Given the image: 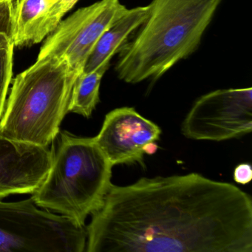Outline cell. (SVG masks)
Segmentation results:
<instances>
[{
  "instance_id": "6da1fadb",
  "label": "cell",
  "mask_w": 252,
  "mask_h": 252,
  "mask_svg": "<svg viewBox=\"0 0 252 252\" xmlns=\"http://www.w3.org/2000/svg\"><path fill=\"white\" fill-rule=\"evenodd\" d=\"M87 227L88 252H252V200L199 173L112 184Z\"/></svg>"
},
{
  "instance_id": "7a4b0ae2",
  "label": "cell",
  "mask_w": 252,
  "mask_h": 252,
  "mask_svg": "<svg viewBox=\"0 0 252 252\" xmlns=\"http://www.w3.org/2000/svg\"><path fill=\"white\" fill-rule=\"evenodd\" d=\"M222 0H153L115 67L128 84L157 80L200 45Z\"/></svg>"
},
{
  "instance_id": "3957f363",
  "label": "cell",
  "mask_w": 252,
  "mask_h": 252,
  "mask_svg": "<svg viewBox=\"0 0 252 252\" xmlns=\"http://www.w3.org/2000/svg\"><path fill=\"white\" fill-rule=\"evenodd\" d=\"M77 76L64 59L37 58L11 81L0 119V136L41 147L52 144L68 113Z\"/></svg>"
},
{
  "instance_id": "277c9868",
  "label": "cell",
  "mask_w": 252,
  "mask_h": 252,
  "mask_svg": "<svg viewBox=\"0 0 252 252\" xmlns=\"http://www.w3.org/2000/svg\"><path fill=\"white\" fill-rule=\"evenodd\" d=\"M60 134L51 169L32 197L39 207L85 225L87 218L101 207L113 184V166L94 138Z\"/></svg>"
},
{
  "instance_id": "5b68a950",
  "label": "cell",
  "mask_w": 252,
  "mask_h": 252,
  "mask_svg": "<svg viewBox=\"0 0 252 252\" xmlns=\"http://www.w3.org/2000/svg\"><path fill=\"white\" fill-rule=\"evenodd\" d=\"M33 197L0 200V252H83L87 229L71 220L39 209Z\"/></svg>"
},
{
  "instance_id": "8992f818",
  "label": "cell",
  "mask_w": 252,
  "mask_h": 252,
  "mask_svg": "<svg viewBox=\"0 0 252 252\" xmlns=\"http://www.w3.org/2000/svg\"><path fill=\"white\" fill-rule=\"evenodd\" d=\"M120 0H101L62 20L47 36L38 58H63L79 76L103 33L127 12Z\"/></svg>"
},
{
  "instance_id": "52a82bcc",
  "label": "cell",
  "mask_w": 252,
  "mask_h": 252,
  "mask_svg": "<svg viewBox=\"0 0 252 252\" xmlns=\"http://www.w3.org/2000/svg\"><path fill=\"white\" fill-rule=\"evenodd\" d=\"M252 131V89L218 90L202 95L181 125L186 138L222 141Z\"/></svg>"
},
{
  "instance_id": "ba28073f",
  "label": "cell",
  "mask_w": 252,
  "mask_h": 252,
  "mask_svg": "<svg viewBox=\"0 0 252 252\" xmlns=\"http://www.w3.org/2000/svg\"><path fill=\"white\" fill-rule=\"evenodd\" d=\"M160 135L156 124L125 107L106 115L94 140L112 166L138 163L144 168V155L156 153Z\"/></svg>"
},
{
  "instance_id": "9c48e42d",
  "label": "cell",
  "mask_w": 252,
  "mask_h": 252,
  "mask_svg": "<svg viewBox=\"0 0 252 252\" xmlns=\"http://www.w3.org/2000/svg\"><path fill=\"white\" fill-rule=\"evenodd\" d=\"M54 150L0 136V199L33 194L52 166Z\"/></svg>"
},
{
  "instance_id": "30bf717a",
  "label": "cell",
  "mask_w": 252,
  "mask_h": 252,
  "mask_svg": "<svg viewBox=\"0 0 252 252\" xmlns=\"http://www.w3.org/2000/svg\"><path fill=\"white\" fill-rule=\"evenodd\" d=\"M149 13V5L128 9L122 18L107 29L87 60L83 72L96 70L104 64H110L113 57L144 23Z\"/></svg>"
},
{
  "instance_id": "8fae6325",
  "label": "cell",
  "mask_w": 252,
  "mask_h": 252,
  "mask_svg": "<svg viewBox=\"0 0 252 252\" xmlns=\"http://www.w3.org/2000/svg\"><path fill=\"white\" fill-rule=\"evenodd\" d=\"M110 64L91 72H82L76 78L72 91L68 112L90 118L99 102L101 79Z\"/></svg>"
},
{
  "instance_id": "7c38bea8",
  "label": "cell",
  "mask_w": 252,
  "mask_h": 252,
  "mask_svg": "<svg viewBox=\"0 0 252 252\" xmlns=\"http://www.w3.org/2000/svg\"><path fill=\"white\" fill-rule=\"evenodd\" d=\"M49 0H15L14 29L13 42L14 47L34 45L35 32Z\"/></svg>"
},
{
  "instance_id": "4fadbf2b",
  "label": "cell",
  "mask_w": 252,
  "mask_h": 252,
  "mask_svg": "<svg viewBox=\"0 0 252 252\" xmlns=\"http://www.w3.org/2000/svg\"><path fill=\"white\" fill-rule=\"evenodd\" d=\"M79 0H49L35 32L33 44L40 43L54 32L66 13L72 9Z\"/></svg>"
},
{
  "instance_id": "5bb4252c",
  "label": "cell",
  "mask_w": 252,
  "mask_h": 252,
  "mask_svg": "<svg viewBox=\"0 0 252 252\" xmlns=\"http://www.w3.org/2000/svg\"><path fill=\"white\" fill-rule=\"evenodd\" d=\"M14 48L13 39L0 32V119L13 79Z\"/></svg>"
},
{
  "instance_id": "9a60e30c",
  "label": "cell",
  "mask_w": 252,
  "mask_h": 252,
  "mask_svg": "<svg viewBox=\"0 0 252 252\" xmlns=\"http://www.w3.org/2000/svg\"><path fill=\"white\" fill-rule=\"evenodd\" d=\"M15 0H0V32L13 39Z\"/></svg>"
},
{
  "instance_id": "2e32d148",
  "label": "cell",
  "mask_w": 252,
  "mask_h": 252,
  "mask_svg": "<svg viewBox=\"0 0 252 252\" xmlns=\"http://www.w3.org/2000/svg\"><path fill=\"white\" fill-rule=\"evenodd\" d=\"M233 179L242 185L249 184L252 180V165L248 163L237 165L233 172Z\"/></svg>"
}]
</instances>
